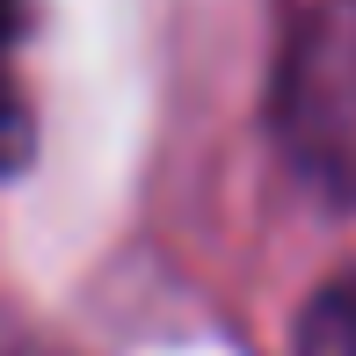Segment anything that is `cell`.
<instances>
[{"label": "cell", "mask_w": 356, "mask_h": 356, "mask_svg": "<svg viewBox=\"0 0 356 356\" xmlns=\"http://www.w3.org/2000/svg\"><path fill=\"white\" fill-rule=\"evenodd\" d=\"M284 131L298 168L356 189V22L349 8H320L291 44L284 73Z\"/></svg>", "instance_id": "obj_1"}, {"label": "cell", "mask_w": 356, "mask_h": 356, "mask_svg": "<svg viewBox=\"0 0 356 356\" xmlns=\"http://www.w3.org/2000/svg\"><path fill=\"white\" fill-rule=\"evenodd\" d=\"M22 29H29V0H0V175H22L37 153V117H29L22 73H15Z\"/></svg>", "instance_id": "obj_2"}, {"label": "cell", "mask_w": 356, "mask_h": 356, "mask_svg": "<svg viewBox=\"0 0 356 356\" xmlns=\"http://www.w3.org/2000/svg\"><path fill=\"white\" fill-rule=\"evenodd\" d=\"M291 356H356V277H334L305 298Z\"/></svg>", "instance_id": "obj_3"}, {"label": "cell", "mask_w": 356, "mask_h": 356, "mask_svg": "<svg viewBox=\"0 0 356 356\" xmlns=\"http://www.w3.org/2000/svg\"><path fill=\"white\" fill-rule=\"evenodd\" d=\"M0 356H66L37 320H22L15 305H0Z\"/></svg>", "instance_id": "obj_4"}]
</instances>
